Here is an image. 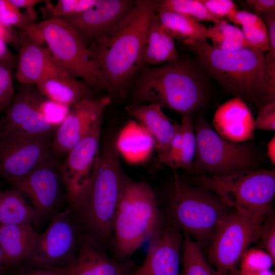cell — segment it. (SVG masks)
Segmentation results:
<instances>
[{
	"label": "cell",
	"instance_id": "6da1fadb",
	"mask_svg": "<svg viewBox=\"0 0 275 275\" xmlns=\"http://www.w3.org/2000/svg\"><path fill=\"white\" fill-rule=\"evenodd\" d=\"M156 1L138 0L113 29L88 46L103 90L123 97L142 69L146 33L155 12Z\"/></svg>",
	"mask_w": 275,
	"mask_h": 275
},
{
	"label": "cell",
	"instance_id": "7a4b0ae2",
	"mask_svg": "<svg viewBox=\"0 0 275 275\" xmlns=\"http://www.w3.org/2000/svg\"><path fill=\"white\" fill-rule=\"evenodd\" d=\"M201 71L193 62L179 58L145 67L136 74L134 104L154 103L182 116L191 117L203 106L206 98V83Z\"/></svg>",
	"mask_w": 275,
	"mask_h": 275
},
{
	"label": "cell",
	"instance_id": "3957f363",
	"mask_svg": "<svg viewBox=\"0 0 275 275\" xmlns=\"http://www.w3.org/2000/svg\"><path fill=\"white\" fill-rule=\"evenodd\" d=\"M183 44L205 71L229 93L258 107L270 103L265 79V52L253 47L223 50L207 40Z\"/></svg>",
	"mask_w": 275,
	"mask_h": 275
},
{
	"label": "cell",
	"instance_id": "277c9868",
	"mask_svg": "<svg viewBox=\"0 0 275 275\" xmlns=\"http://www.w3.org/2000/svg\"><path fill=\"white\" fill-rule=\"evenodd\" d=\"M162 228L156 196L144 181L133 180L124 175L121 195L113 225L115 257L129 259L150 237Z\"/></svg>",
	"mask_w": 275,
	"mask_h": 275
},
{
	"label": "cell",
	"instance_id": "5b68a950",
	"mask_svg": "<svg viewBox=\"0 0 275 275\" xmlns=\"http://www.w3.org/2000/svg\"><path fill=\"white\" fill-rule=\"evenodd\" d=\"M123 177L116 144L107 141L100 151L97 169L84 201L76 212L88 231L87 235L101 245L112 241L113 225Z\"/></svg>",
	"mask_w": 275,
	"mask_h": 275
},
{
	"label": "cell",
	"instance_id": "8992f818",
	"mask_svg": "<svg viewBox=\"0 0 275 275\" xmlns=\"http://www.w3.org/2000/svg\"><path fill=\"white\" fill-rule=\"evenodd\" d=\"M231 208L203 187H195L175 175L169 200L170 218L201 248L208 245Z\"/></svg>",
	"mask_w": 275,
	"mask_h": 275
},
{
	"label": "cell",
	"instance_id": "52a82bcc",
	"mask_svg": "<svg viewBox=\"0 0 275 275\" xmlns=\"http://www.w3.org/2000/svg\"><path fill=\"white\" fill-rule=\"evenodd\" d=\"M20 31L40 46L45 43L56 62L72 77L82 79L89 87L103 90L101 77L87 45L64 20L47 19Z\"/></svg>",
	"mask_w": 275,
	"mask_h": 275
},
{
	"label": "cell",
	"instance_id": "ba28073f",
	"mask_svg": "<svg viewBox=\"0 0 275 275\" xmlns=\"http://www.w3.org/2000/svg\"><path fill=\"white\" fill-rule=\"evenodd\" d=\"M199 182L230 208L257 214L265 213L275 196L274 170L252 169L222 176L203 174Z\"/></svg>",
	"mask_w": 275,
	"mask_h": 275
},
{
	"label": "cell",
	"instance_id": "9c48e42d",
	"mask_svg": "<svg viewBox=\"0 0 275 275\" xmlns=\"http://www.w3.org/2000/svg\"><path fill=\"white\" fill-rule=\"evenodd\" d=\"M197 148L194 170L213 176L253 169L255 154L248 144L227 140L217 134L200 114L194 123Z\"/></svg>",
	"mask_w": 275,
	"mask_h": 275
},
{
	"label": "cell",
	"instance_id": "30bf717a",
	"mask_svg": "<svg viewBox=\"0 0 275 275\" xmlns=\"http://www.w3.org/2000/svg\"><path fill=\"white\" fill-rule=\"evenodd\" d=\"M264 214L233 209L227 215L208 245V257L216 270L232 274L237 269L249 246L259 238Z\"/></svg>",
	"mask_w": 275,
	"mask_h": 275
},
{
	"label": "cell",
	"instance_id": "8fae6325",
	"mask_svg": "<svg viewBox=\"0 0 275 275\" xmlns=\"http://www.w3.org/2000/svg\"><path fill=\"white\" fill-rule=\"evenodd\" d=\"M71 212L66 209L55 215L36 242L25 260L38 269L63 267L71 261L78 250L82 236Z\"/></svg>",
	"mask_w": 275,
	"mask_h": 275
},
{
	"label": "cell",
	"instance_id": "7c38bea8",
	"mask_svg": "<svg viewBox=\"0 0 275 275\" xmlns=\"http://www.w3.org/2000/svg\"><path fill=\"white\" fill-rule=\"evenodd\" d=\"M103 116L68 153L60 165L67 201L75 212L84 201L98 164Z\"/></svg>",
	"mask_w": 275,
	"mask_h": 275
},
{
	"label": "cell",
	"instance_id": "4fadbf2b",
	"mask_svg": "<svg viewBox=\"0 0 275 275\" xmlns=\"http://www.w3.org/2000/svg\"><path fill=\"white\" fill-rule=\"evenodd\" d=\"M53 134H3L0 139V177L11 184L53 156Z\"/></svg>",
	"mask_w": 275,
	"mask_h": 275
},
{
	"label": "cell",
	"instance_id": "5bb4252c",
	"mask_svg": "<svg viewBox=\"0 0 275 275\" xmlns=\"http://www.w3.org/2000/svg\"><path fill=\"white\" fill-rule=\"evenodd\" d=\"M60 165L59 161L52 156L27 176L12 184L31 200L35 212L34 222L37 225L51 219L61 211L59 208L63 201L67 200Z\"/></svg>",
	"mask_w": 275,
	"mask_h": 275
},
{
	"label": "cell",
	"instance_id": "9a60e30c",
	"mask_svg": "<svg viewBox=\"0 0 275 275\" xmlns=\"http://www.w3.org/2000/svg\"><path fill=\"white\" fill-rule=\"evenodd\" d=\"M111 100L110 96L86 97L72 105L53 134L50 146L53 157L59 160L66 156L103 116Z\"/></svg>",
	"mask_w": 275,
	"mask_h": 275
},
{
	"label": "cell",
	"instance_id": "2e32d148",
	"mask_svg": "<svg viewBox=\"0 0 275 275\" xmlns=\"http://www.w3.org/2000/svg\"><path fill=\"white\" fill-rule=\"evenodd\" d=\"M24 85L7 108L3 134H54L59 126L44 114L45 98L37 89Z\"/></svg>",
	"mask_w": 275,
	"mask_h": 275
},
{
	"label": "cell",
	"instance_id": "e0dca14e",
	"mask_svg": "<svg viewBox=\"0 0 275 275\" xmlns=\"http://www.w3.org/2000/svg\"><path fill=\"white\" fill-rule=\"evenodd\" d=\"M134 3L130 0H95L81 13L61 19L72 27L88 46L120 22Z\"/></svg>",
	"mask_w": 275,
	"mask_h": 275
},
{
	"label": "cell",
	"instance_id": "ac0fdd59",
	"mask_svg": "<svg viewBox=\"0 0 275 275\" xmlns=\"http://www.w3.org/2000/svg\"><path fill=\"white\" fill-rule=\"evenodd\" d=\"M154 237L145 260L132 275H181V230L169 217Z\"/></svg>",
	"mask_w": 275,
	"mask_h": 275
},
{
	"label": "cell",
	"instance_id": "d6986e66",
	"mask_svg": "<svg viewBox=\"0 0 275 275\" xmlns=\"http://www.w3.org/2000/svg\"><path fill=\"white\" fill-rule=\"evenodd\" d=\"M137 267L130 259L121 261L109 257L101 245L86 235L73 259L59 268L62 275H132Z\"/></svg>",
	"mask_w": 275,
	"mask_h": 275
},
{
	"label": "cell",
	"instance_id": "ffe728a7",
	"mask_svg": "<svg viewBox=\"0 0 275 275\" xmlns=\"http://www.w3.org/2000/svg\"><path fill=\"white\" fill-rule=\"evenodd\" d=\"M21 31V45L17 62L16 77L23 85L36 84L46 77L65 71L47 48L34 42Z\"/></svg>",
	"mask_w": 275,
	"mask_h": 275
},
{
	"label": "cell",
	"instance_id": "44dd1931",
	"mask_svg": "<svg viewBox=\"0 0 275 275\" xmlns=\"http://www.w3.org/2000/svg\"><path fill=\"white\" fill-rule=\"evenodd\" d=\"M215 131L223 138L244 143L254 138V119L242 99L234 97L218 106L212 120Z\"/></svg>",
	"mask_w": 275,
	"mask_h": 275
},
{
	"label": "cell",
	"instance_id": "7402d4cb",
	"mask_svg": "<svg viewBox=\"0 0 275 275\" xmlns=\"http://www.w3.org/2000/svg\"><path fill=\"white\" fill-rule=\"evenodd\" d=\"M162 108L154 103L133 104L125 107L152 139L157 154L158 166L164 164L178 125L173 123Z\"/></svg>",
	"mask_w": 275,
	"mask_h": 275
},
{
	"label": "cell",
	"instance_id": "603a6c76",
	"mask_svg": "<svg viewBox=\"0 0 275 275\" xmlns=\"http://www.w3.org/2000/svg\"><path fill=\"white\" fill-rule=\"evenodd\" d=\"M179 58L174 39L160 22L155 11L149 21L145 37L141 66H158Z\"/></svg>",
	"mask_w": 275,
	"mask_h": 275
},
{
	"label": "cell",
	"instance_id": "cb8c5ba5",
	"mask_svg": "<svg viewBox=\"0 0 275 275\" xmlns=\"http://www.w3.org/2000/svg\"><path fill=\"white\" fill-rule=\"evenodd\" d=\"M39 92L54 102L72 106L90 96L89 86L67 72L45 78L36 84Z\"/></svg>",
	"mask_w": 275,
	"mask_h": 275
},
{
	"label": "cell",
	"instance_id": "d4e9b609",
	"mask_svg": "<svg viewBox=\"0 0 275 275\" xmlns=\"http://www.w3.org/2000/svg\"><path fill=\"white\" fill-rule=\"evenodd\" d=\"M38 235L31 224L0 225V247L5 257V265L25 260Z\"/></svg>",
	"mask_w": 275,
	"mask_h": 275
},
{
	"label": "cell",
	"instance_id": "484cf974",
	"mask_svg": "<svg viewBox=\"0 0 275 275\" xmlns=\"http://www.w3.org/2000/svg\"><path fill=\"white\" fill-rule=\"evenodd\" d=\"M115 144L119 153L132 162L143 161L154 148L148 133L140 124L132 121L123 129Z\"/></svg>",
	"mask_w": 275,
	"mask_h": 275
},
{
	"label": "cell",
	"instance_id": "4316f807",
	"mask_svg": "<svg viewBox=\"0 0 275 275\" xmlns=\"http://www.w3.org/2000/svg\"><path fill=\"white\" fill-rule=\"evenodd\" d=\"M155 11L163 26L174 39L183 43L207 40L208 28L188 16L162 10Z\"/></svg>",
	"mask_w": 275,
	"mask_h": 275
},
{
	"label": "cell",
	"instance_id": "83f0119b",
	"mask_svg": "<svg viewBox=\"0 0 275 275\" xmlns=\"http://www.w3.org/2000/svg\"><path fill=\"white\" fill-rule=\"evenodd\" d=\"M35 219L33 208L16 188L0 193V225L31 224Z\"/></svg>",
	"mask_w": 275,
	"mask_h": 275
},
{
	"label": "cell",
	"instance_id": "f1b7e54d",
	"mask_svg": "<svg viewBox=\"0 0 275 275\" xmlns=\"http://www.w3.org/2000/svg\"><path fill=\"white\" fill-rule=\"evenodd\" d=\"M232 22L241 26V31L245 39L253 48L264 52L268 50L267 28L259 15L246 11L238 10Z\"/></svg>",
	"mask_w": 275,
	"mask_h": 275
},
{
	"label": "cell",
	"instance_id": "f546056e",
	"mask_svg": "<svg viewBox=\"0 0 275 275\" xmlns=\"http://www.w3.org/2000/svg\"><path fill=\"white\" fill-rule=\"evenodd\" d=\"M208 38L211 40L213 47L223 50L234 51L253 47L245 39L241 30L225 20L208 28Z\"/></svg>",
	"mask_w": 275,
	"mask_h": 275
},
{
	"label": "cell",
	"instance_id": "4dcf8cb0",
	"mask_svg": "<svg viewBox=\"0 0 275 275\" xmlns=\"http://www.w3.org/2000/svg\"><path fill=\"white\" fill-rule=\"evenodd\" d=\"M183 233L181 275H215L200 246L186 232Z\"/></svg>",
	"mask_w": 275,
	"mask_h": 275
},
{
	"label": "cell",
	"instance_id": "1f68e13d",
	"mask_svg": "<svg viewBox=\"0 0 275 275\" xmlns=\"http://www.w3.org/2000/svg\"><path fill=\"white\" fill-rule=\"evenodd\" d=\"M155 9L173 12L198 21H209L214 24L222 20L211 14L200 0L156 1Z\"/></svg>",
	"mask_w": 275,
	"mask_h": 275
},
{
	"label": "cell",
	"instance_id": "d6a6232c",
	"mask_svg": "<svg viewBox=\"0 0 275 275\" xmlns=\"http://www.w3.org/2000/svg\"><path fill=\"white\" fill-rule=\"evenodd\" d=\"M180 128L182 134V145L179 155L173 163L174 170L182 168L187 170H194L197 141L193 121L190 116H183Z\"/></svg>",
	"mask_w": 275,
	"mask_h": 275
},
{
	"label": "cell",
	"instance_id": "836d02e7",
	"mask_svg": "<svg viewBox=\"0 0 275 275\" xmlns=\"http://www.w3.org/2000/svg\"><path fill=\"white\" fill-rule=\"evenodd\" d=\"M95 0H59L53 4L47 1L41 11L47 19L62 18L77 15L91 6Z\"/></svg>",
	"mask_w": 275,
	"mask_h": 275
},
{
	"label": "cell",
	"instance_id": "e575fe53",
	"mask_svg": "<svg viewBox=\"0 0 275 275\" xmlns=\"http://www.w3.org/2000/svg\"><path fill=\"white\" fill-rule=\"evenodd\" d=\"M37 13L34 9L21 12L10 0H0V21L4 24L20 30L36 23Z\"/></svg>",
	"mask_w": 275,
	"mask_h": 275
},
{
	"label": "cell",
	"instance_id": "d590c367",
	"mask_svg": "<svg viewBox=\"0 0 275 275\" xmlns=\"http://www.w3.org/2000/svg\"><path fill=\"white\" fill-rule=\"evenodd\" d=\"M275 260L266 251L252 248L244 253L240 260L239 268L237 270L241 273H250L270 270Z\"/></svg>",
	"mask_w": 275,
	"mask_h": 275
},
{
	"label": "cell",
	"instance_id": "8d00e7d4",
	"mask_svg": "<svg viewBox=\"0 0 275 275\" xmlns=\"http://www.w3.org/2000/svg\"><path fill=\"white\" fill-rule=\"evenodd\" d=\"M270 206L263 217L259 238L265 251L275 260V218Z\"/></svg>",
	"mask_w": 275,
	"mask_h": 275
},
{
	"label": "cell",
	"instance_id": "74e56055",
	"mask_svg": "<svg viewBox=\"0 0 275 275\" xmlns=\"http://www.w3.org/2000/svg\"><path fill=\"white\" fill-rule=\"evenodd\" d=\"M200 2L214 16L221 20L233 21L238 10L231 0H200Z\"/></svg>",
	"mask_w": 275,
	"mask_h": 275
},
{
	"label": "cell",
	"instance_id": "f35d334b",
	"mask_svg": "<svg viewBox=\"0 0 275 275\" xmlns=\"http://www.w3.org/2000/svg\"><path fill=\"white\" fill-rule=\"evenodd\" d=\"M14 96L11 69L0 63V112L8 107Z\"/></svg>",
	"mask_w": 275,
	"mask_h": 275
},
{
	"label": "cell",
	"instance_id": "ab89813d",
	"mask_svg": "<svg viewBox=\"0 0 275 275\" xmlns=\"http://www.w3.org/2000/svg\"><path fill=\"white\" fill-rule=\"evenodd\" d=\"M254 128L266 131L275 130V101L258 106Z\"/></svg>",
	"mask_w": 275,
	"mask_h": 275
},
{
	"label": "cell",
	"instance_id": "60d3db41",
	"mask_svg": "<svg viewBox=\"0 0 275 275\" xmlns=\"http://www.w3.org/2000/svg\"><path fill=\"white\" fill-rule=\"evenodd\" d=\"M69 106L47 98H45L42 103V109L45 115L52 122L59 125L68 114Z\"/></svg>",
	"mask_w": 275,
	"mask_h": 275
},
{
	"label": "cell",
	"instance_id": "b9f144b4",
	"mask_svg": "<svg viewBox=\"0 0 275 275\" xmlns=\"http://www.w3.org/2000/svg\"><path fill=\"white\" fill-rule=\"evenodd\" d=\"M265 79L270 102L275 101V53L267 51L264 57Z\"/></svg>",
	"mask_w": 275,
	"mask_h": 275
},
{
	"label": "cell",
	"instance_id": "7bdbcfd3",
	"mask_svg": "<svg viewBox=\"0 0 275 275\" xmlns=\"http://www.w3.org/2000/svg\"><path fill=\"white\" fill-rule=\"evenodd\" d=\"M0 39L19 50L21 45V31H17L0 21Z\"/></svg>",
	"mask_w": 275,
	"mask_h": 275
},
{
	"label": "cell",
	"instance_id": "ee69618b",
	"mask_svg": "<svg viewBox=\"0 0 275 275\" xmlns=\"http://www.w3.org/2000/svg\"><path fill=\"white\" fill-rule=\"evenodd\" d=\"M245 2L248 5L262 15L275 12L274 0H246Z\"/></svg>",
	"mask_w": 275,
	"mask_h": 275
},
{
	"label": "cell",
	"instance_id": "f6af8a7d",
	"mask_svg": "<svg viewBox=\"0 0 275 275\" xmlns=\"http://www.w3.org/2000/svg\"><path fill=\"white\" fill-rule=\"evenodd\" d=\"M17 59L8 49L7 44L0 39V63L10 69H13L16 65Z\"/></svg>",
	"mask_w": 275,
	"mask_h": 275
},
{
	"label": "cell",
	"instance_id": "bcb514c9",
	"mask_svg": "<svg viewBox=\"0 0 275 275\" xmlns=\"http://www.w3.org/2000/svg\"><path fill=\"white\" fill-rule=\"evenodd\" d=\"M16 275H62L59 268L49 269L35 268L26 272H20Z\"/></svg>",
	"mask_w": 275,
	"mask_h": 275
},
{
	"label": "cell",
	"instance_id": "7dc6e473",
	"mask_svg": "<svg viewBox=\"0 0 275 275\" xmlns=\"http://www.w3.org/2000/svg\"><path fill=\"white\" fill-rule=\"evenodd\" d=\"M10 2L16 7L20 8H25L26 9H32L37 5L46 3L47 1L42 0H10Z\"/></svg>",
	"mask_w": 275,
	"mask_h": 275
},
{
	"label": "cell",
	"instance_id": "c3c4849f",
	"mask_svg": "<svg viewBox=\"0 0 275 275\" xmlns=\"http://www.w3.org/2000/svg\"><path fill=\"white\" fill-rule=\"evenodd\" d=\"M267 155L272 164H275V137L274 135L267 144Z\"/></svg>",
	"mask_w": 275,
	"mask_h": 275
},
{
	"label": "cell",
	"instance_id": "681fc988",
	"mask_svg": "<svg viewBox=\"0 0 275 275\" xmlns=\"http://www.w3.org/2000/svg\"><path fill=\"white\" fill-rule=\"evenodd\" d=\"M275 275L274 272L270 270H267L260 272L241 273L238 272L237 269L232 274V275Z\"/></svg>",
	"mask_w": 275,
	"mask_h": 275
},
{
	"label": "cell",
	"instance_id": "f907efd6",
	"mask_svg": "<svg viewBox=\"0 0 275 275\" xmlns=\"http://www.w3.org/2000/svg\"><path fill=\"white\" fill-rule=\"evenodd\" d=\"M5 265V259L3 251L0 247V266Z\"/></svg>",
	"mask_w": 275,
	"mask_h": 275
},
{
	"label": "cell",
	"instance_id": "816d5d0a",
	"mask_svg": "<svg viewBox=\"0 0 275 275\" xmlns=\"http://www.w3.org/2000/svg\"><path fill=\"white\" fill-rule=\"evenodd\" d=\"M4 125V119H2L0 117V139L3 135Z\"/></svg>",
	"mask_w": 275,
	"mask_h": 275
},
{
	"label": "cell",
	"instance_id": "f5cc1de1",
	"mask_svg": "<svg viewBox=\"0 0 275 275\" xmlns=\"http://www.w3.org/2000/svg\"><path fill=\"white\" fill-rule=\"evenodd\" d=\"M214 274L215 275H229L228 273H227L225 272L218 271V270L214 271Z\"/></svg>",
	"mask_w": 275,
	"mask_h": 275
},
{
	"label": "cell",
	"instance_id": "db71d44e",
	"mask_svg": "<svg viewBox=\"0 0 275 275\" xmlns=\"http://www.w3.org/2000/svg\"><path fill=\"white\" fill-rule=\"evenodd\" d=\"M3 273V269L2 266H0V275H2Z\"/></svg>",
	"mask_w": 275,
	"mask_h": 275
},
{
	"label": "cell",
	"instance_id": "11a10c76",
	"mask_svg": "<svg viewBox=\"0 0 275 275\" xmlns=\"http://www.w3.org/2000/svg\"><path fill=\"white\" fill-rule=\"evenodd\" d=\"M1 191L0 190V193H1Z\"/></svg>",
	"mask_w": 275,
	"mask_h": 275
}]
</instances>
